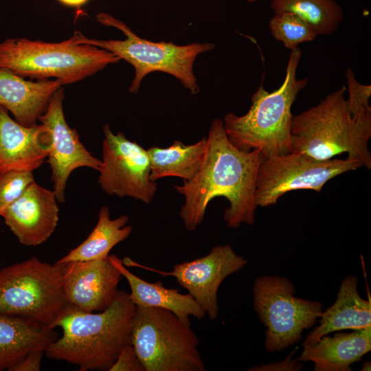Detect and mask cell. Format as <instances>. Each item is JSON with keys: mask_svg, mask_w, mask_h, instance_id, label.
Wrapping results in <instances>:
<instances>
[{"mask_svg": "<svg viewBox=\"0 0 371 371\" xmlns=\"http://www.w3.org/2000/svg\"><path fill=\"white\" fill-rule=\"evenodd\" d=\"M263 157L260 149L245 151L229 139L223 122L214 119L206 137L203 164L193 179L174 188L184 196L180 217L188 231L203 222L210 202L222 196L229 202L223 219L229 227L255 222L256 189Z\"/></svg>", "mask_w": 371, "mask_h": 371, "instance_id": "obj_1", "label": "cell"}, {"mask_svg": "<svg viewBox=\"0 0 371 371\" xmlns=\"http://www.w3.org/2000/svg\"><path fill=\"white\" fill-rule=\"evenodd\" d=\"M135 308L124 291H118L112 304L98 313L66 303L50 325L61 328L62 337L52 341L44 355L76 365L80 371H109L121 350L131 344Z\"/></svg>", "mask_w": 371, "mask_h": 371, "instance_id": "obj_2", "label": "cell"}, {"mask_svg": "<svg viewBox=\"0 0 371 371\" xmlns=\"http://www.w3.org/2000/svg\"><path fill=\"white\" fill-rule=\"evenodd\" d=\"M346 87L328 94L317 105L293 115L291 152L317 159H329L347 153L371 169L368 142L371 138V111L359 117L350 113L344 93Z\"/></svg>", "mask_w": 371, "mask_h": 371, "instance_id": "obj_3", "label": "cell"}, {"mask_svg": "<svg viewBox=\"0 0 371 371\" xmlns=\"http://www.w3.org/2000/svg\"><path fill=\"white\" fill-rule=\"evenodd\" d=\"M302 56L299 47L291 50L283 82L278 89L267 91L261 85L251 95V105L243 115L227 113L225 131L238 148L249 151L260 149L264 157L291 152V108L308 78H297Z\"/></svg>", "mask_w": 371, "mask_h": 371, "instance_id": "obj_4", "label": "cell"}, {"mask_svg": "<svg viewBox=\"0 0 371 371\" xmlns=\"http://www.w3.org/2000/svg\"><path fill=\"white\" fill-rule=\"evenodd\" d=\"M121 60L113 53L71 38L59 43L11 38L0 43V68L23 78L61 81L64 85L93 76Z\"/></svg>", "mask_w": 371, "mask_h": 371, "instance_id": "obj_5", "label": "cell"}, {"mask_svg": "<svg viewBox=\"0 0 371 371\" xmlns=\"http://www.w3.org/2000/svg\"><path fill=\"white\" fill-rule=\"evenodd\" d=\"M100 24L115 27L125 36L124 40H98L89 38L80 31H75L71 39L76 44H89L107 50L130 63L135 69V76L129 91L137 93L143 78L154 71H161L176 78L191 94L199 92L200 87L193 71L198 55L212 50L211 43H193L178 45L172 42H153L135 34L124 22L109 14L100 12L96 15Z\"/></svg>", "mask_w": 371, "mask_h": 371, "instance_id": "obj_6", "label": "cell"}, {"mask_svg": "<svg viewBox=\"0 0 371 371\" xmlns=\"http://www.w3.org/2000/svg\"><path fill=\"white\" fill-rule=\"evenodd\" d=\"M131 344L145 371L205 370L190 322L168 310L136 306Z\"/></svg>", "mask_w": 371, "mask_h": 371, "instance_id": "obj_7", "label": "cell"}, {"mask_svg": "<svg viewBox=\"0 0 371 371\" xmlns=\"http://www.w3.org/2000/svg\"><path fill=\"white\" fill-rule=\"evenodd\" d=\"M66 303L60 264L32 257L0 269V313L28 317L50 328Z\"/></svg>", "mask_w": 371, "mask_h": 371, "instance_id": "obj_8", "label": "cell"}, {"mask_svg": "<svg viewBox=\"0 0 371 371\" xmlns=\"http://www.w3.org/2000/svg\"><path fill=\"white\" fill-rule=\"evenodd\" d=\"M295 287L288 278L277 275L256 278L252 287L253 306L267 328L265 349L272 353L299 342L302 332L318 322L323 304L295 296Z\"/></svg>", "mask_w": 371, "mask_h": 371, "instance_id": "obj_9", "label": "cell"}, {"mask_svg": "<svg viewBox=\"0 0 371 371\" xmlns=\"http://www.w3.org/2000/svg\"><path fill=\"white\" fill-rule=\"evenodd\" d=\"M362 166L356 159H317L296 152L263 156L256 181V205H275L283 194L293 190L319 192L329 180Z\"/></svg>", "mask_w": 371, "mask_h": 371, "instance_id": "obj_10", "label": "cell"}, {"mask_svg": "<svg viewBox=\"0 0 371 371\" xmlns=\"http://www.w3.org/2000/svg\"><path fill=\"white\" fill-rule=\"evenodd\" d=\"M102 159L98 183L109 195L131 197L150 203L157 191L151 181L150 160L147 152L122 132L114 134L109 124L103 126Z\"/></svg>", "mask_w": 371, "mask_h": 371, "instance_id": "obj_11", "label": "cell"}, {"mask_svg": "<svg viewBox=\"0 0 371 371\" xmlns=\"http://www.w3.org/2000/svg\"><path fill=\"white\" fill-rule=\"evenodd\" d=\"M122 263L175 278L205 311L211 320L219 313L218 291L223 281L247 265V260L236 253L229 244L213 247L208 254L191 261L178 263L172 270L164 271L137 263L124 258Z\"/></svg>", "mask_w": 371, "mask_h": 371, "instance_id": "obj_12", "label": "cell"}, {"mask_svg": "<svg viewBox=\"0 0 371 371\" xmlns=\"http://www.w3.org/2000/svg\"><path fill=\"white\" fill-rule=\"evenodd\" d=\"M64 90L52 95L45 112L38 117L48 146L47 162L58 202L65 201V191L71 173L80 167L99 170L101 160L93 157L81 143L76 129L65 120L63 102Z\"/></svg>", "mask_w": 371, "mask_h": 371, "instance_id": "obj_13", "label": "cell"}, {"mask_svg": "<svg viewBox=\"0 0 371 371\" xmlns=\"http://www.w3.org/2000/svg\"><path fill=\"white\" fill-rule=\"evenodd\" d=\"M60 265L67 303L87 312L102 311L112 304L123 276L108 258Z\"/></svg>", "mask_w": 371, "mask_h": 371, "instance_id": "obj_14", "label": "cell"}, {"mask_svg": "<svg viewBox=\"0 0 371 371\" xmlns=\"http://www.w3.org/2000/svg\"><path fill=\"white\" fill-rule=\"evenodd\" d=\"M1 217L21 244L39 245L52 236L58 225L56 194L34 181Z\"/></svg>", "mask_w": 371, "mask_h": 371, "instance_id": "obj_15", "label": "cell"}, {"mask_svg": "<svg viewBox=\"0 0 371 371\" xmlns=\"http://www.w3.org/2000/svg\"><path fill=\"white\" fill-rule=\"evenodd\" d=\"M47 155L42 126H23L0 106V172H33L43 164Z\"/></svg>", "mask_w": 371, "mask_h": 371, "instance_id": "obj_16", "label": "cell"}, {"mask_svg": "<svg viewBox=\"0 0 371 371\" xmlns=\"http://www.w3.org/2000/svg\"><path fill=\"white\" fill-rule=\"evenodd\" d=\"M64 85L58 80H26L0 68V106L10 111L19 124H37L54 93Z\"/></svg>", "mask_w": 371, "mask_h": 371, "instance_id": "obj_17", "label": "cell"}, {"mask_svg": "<svg viewBox=\"0 0 371 371\" xmlns=\"http://www.w3.org/2000/svg\"><path fill=\"white\" fill-rule=\"evenodd\" d=\"M371 350V326L351 333L322 336L314 344L303 346L297 359L314 363L315 371H350Z\"/></svg>", "mask_w": 371, "mask_h": 371, "instance_id": "obj_18", "label": "cell"}, {"mask_svg": "<svg viewBox=\"0 0 371 371\" xmlns=\"http://www.w3.org/2000/svg\"><path fill=\"white\" fill-rule=\"evenodd\" d=\"M371 326V300H364L358 291L357 275H348L341 281L334 304L322 313L319 325L302 342L307 346L322 336L342 330H359Z\"/></svg>", "mask_w": 371, "mask_h": 371, "instance_id": "obj_19", "label": "cell"}, {"mask_svg": "<svg viewBox=\"0 0 371 371\" xmlns=\"http://www.w3.org/2000/svg\"><path fill=\"white\" fill-rule=\"evenodd\" d=\"M57 339L54 328L28 317L0 313V371L9 370L28 353L45 351Z\"/></svg>", "mask_w": 371, "mask_h": 371, "instance_id": "obj_20", "label": "cell"}, {"mask_svg": "<svg viewBox=\"0 0 371 371\" xmlns=\"http://www.w3.org/2000/svg\"><path fill=\"white\" fill-rule=\"evenodd\" d=\"M108 260L126 279L131 289L129 296L135 306L168 310L186 322H190V316L200 320L206 315L190 294L166 288L160 281L148 282L139 278L127 269L115 255H109Z\"/></svg>", "mask_w": 371, "mask_h": 371, "instance_id": "obj_21", "label": "cell"}, {"mask_svg": "<svg viewBox=\"0 0 371 371\" xmlns=\"http://www.w3.org/2000/svg\"><path fill=\"white\" fill-rule=\"evenodd\" d=\"M206 150V137L191 145L179 140L167 148L153 146L147 150L150 160L151 181L176 177L190 181L199 172Z\"/></svg>", "mask_w": 371, "mask_h": 371, "instance_id": "obj_22", "label": "cell"}, {"mask_svg": "<svg viewBox=\"0 0 371 371\" xmlns=\"http://www.w3.org/2000/svg\"><path fill=\"white\" fill-rule=\"evenodd\" d=\"M128 220L124 214L111 219L109 207H102L96 225L88 237L56 263L106 260L111 250L131 234L132 226L126 225Z\"/></svg>", "mask_w": 371, "mask_h": 371, "instance_id": "obj_23", "label": "cell"}, {"mask_svg": "<svg viewBox=\"0 0 371 371\" xmlns=\"http://www.w3.org/2000/svg\"><path fill=\"white\" fill-rule=\"evenodd\" d=\"M275 13L288 12L306 22L317 36L330 35L344 19L341 7L335 0H271Z\"/></svg>", "mask_w": 371, "mask_h": 371, "instance_id": "obj_24", "label": "cell"}, {"mask_svg": "<svg viewBox=\"0 0 371 371\" xmlns=\"http://www.w3.org/2000/svg\"><path fill=\"white\" fill-rule=\"evenodd\" d=\"M268 27L273 37L290 50L300 43L313 41L317 36L306 22L288 12L275 13Z\"/></svg>", "mask_w": 371, "mask_h": 371, "instance_id": "obj_25", "label": "cell"}, {"mask_svg": "<svg viewBox=\"0 0 371 371\" xmlns=\"http://www.w3.org/2000/svg\"><path fill=\"white\" fill-rule=\"evenodd\" d=\"M34 181L32 172L10 170L0 172V216Z\"/></svg>", "mask_w": 371, "mask_h": 371, "instance_id": "obj_26", "label": "cell"}, {"mask_svg": "<svg viewBox=\"0 0 371 371\" xmlns=\"http://www.w3.org/2000/svg\"><path fill=\"white\" fill-rule=\"evenodd\" d=\"M345 76L349 96L346 101L351 115L355 117H359L371 111L369 100L371 85L359 82L351 68L346 69Z\"/></svg>", "mask_w": 371, "mask_h": 371, "instance_id": "obj_27", "label": "cell"}, {"mask_svg": "<svg viewBox=\"0 0 371 371\" xmlns=\"http://www.w3.org/2000/svg\"><path fill=\"white\" fill-rule=\"evenodd\" d=\"M109 371H145V369L131 344L121 350Z\"/></svg>", "mask_w": 371, "mask_h": 371, "instance_id": "obj_28", "label": "cell"}, {"mask_svg": "<svg viewBox=\"0 0 371 371\" xmlns=\"http://www.w3.org/2000/svg\"><path fill=\"white\" fill-rule=\"evenodd\" d=\"M294 350L284 360L280 362L271 363L265 365L256 366L248 370L251 371H278V370H301L302 362L297 359H293Z\"/></svg>", "mask_w": 371, "mask_h": 371, "instance_id": "obj_29", "label": "cell"}, {"mask_svg": "<svg viewBox=\"0 0 371 371\" xmlns=\"http://www.w3.org/2000/svg\"><path fill=\"white\" fill-rule=\"evenodd\" d=\"M44 351L36 350L28 353L9 371H39Z\"/></svg>", "mask_w": 371, "mask_h": 371, "instance_id": "obj_30", "label": "cell"}, {"mask_svg": "<svg viewBox=\"0 0 371 371\" xmlns=\"http://www.w3.org/2000/svg\"><path fill=\"white\" fill-rule=\"evenodd\" d=\"M61 4L72 8H79L86 4L89 0H56Z\"/></svg>", "mask_w": 371, "mask_h": 371, "instance_id": "obj_31", "label": "cell"}, {"mask_svg": "<svg viewBox=\"0 0 371 371\" xmlns=\"http://www.w3.org/2000/svg\"><path fill=\"white\" fill-rule=\"evenodd\" d=\"M371 363L370 361H365L362 364V368L361 370L365 371V370H370L371 369Z\"/></svg>", "mask_w": 371, "mask_h": 371, "instance_id": "obj_32", "label": "cell"}, {"mask_svg": "<svg viewBox=\"0 0 371 371\" xmlns=\"http://www.w3.org/2000/svg\"><path fill=\"white\" fill-rule=\"evenodd\" d=\"M249 3H254V2H256V1H262V0H245Z\"/></svg>", "mask_w": 371, "mask_h": 371, "instance_id": "obj_33", "label": "cell"}]
</instances>
